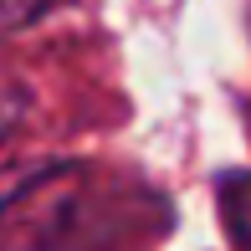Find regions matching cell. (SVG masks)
<instances>
[{"label": "cell", "instance_id": "cell-3", "mask_svg": "<svg viewBox=\"0 0 251 251\" xmlns=\"http://www.w3.org/2000/svg\"><path fill=\"white\" fill-rule=\"evenodd\" d=\"M0 133H5V108H0Z\"/></svg>", "mask_w": 251, "mask_h": 251}, {"label": "cell", "instance_id": "cell-2", "mask_svg": "<svg viewBox=\"0 0 251 251\" xmlns=\"http://www.w3.org/2000/svg\"><path fill=\"white\" fill-rule=\"evenodd\" d=\"M41 5H47V0H0V36L26 26L31 16H41Z\"/></svg>", "mask_w": 251, "mask_h": 251}, {"label": "cell", "instance_id": "cell-1", "mask_svg": "<svg viewBox=\"0 0 251 251\" xmlns=\"http://www.w3.org/2000/svg\"><path fill=\"white\" fill-rule=\"evenodd\" d=\"M221 210H226V221H231L236 241L251 251V169H246V175H226V185H221Z\"/></svg>", "mask_w": 251, "mask_h": 251}]
</instances>
